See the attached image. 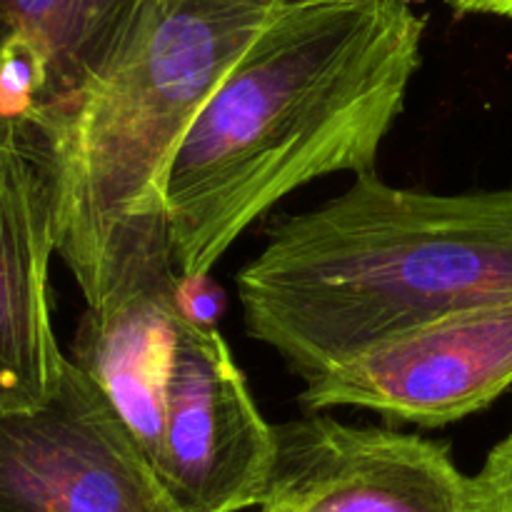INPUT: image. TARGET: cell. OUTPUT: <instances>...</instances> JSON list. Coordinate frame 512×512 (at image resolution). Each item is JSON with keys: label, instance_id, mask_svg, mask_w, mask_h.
Wrapping results in <instances>:
<instances>
[{"label": "cell", "instance_id": "cell-4", "mask_svg": "<svg viewBox=\"0 0 512 512\" xmlns=\"http://www.w3.org/2000/svg\"><path fill=\"white\" fill-rule=\"evenodd\" d=\"M0 512H185L108 395L68 358L43 408L0 413Z\"/></svg>", "mask_w": 512, "mask_h": 512}, {"label": "cell", "instance_id": "cell-11", "mask_svg": "<svg viewBox=\"0 0 512 512\" xmlns=\"http://www.w3.org/2000/svg\"><path fill=\"white\" fill-rule=\"evenodd\" d=\"M475 483L485 512H512V430L490 450Z\"/></svg>", "mask_w": 512, "mask_h": 512}, {"label": "cell", "instance_id": "cell-8", "mask_svg": "<svg viewBox=\"0 0 512 512\" xmlns=\"http://www.w3.org/2000/svg\"><path fill=\"white\" fill-rule=\"evenodd\" d=\"M53 200L38 133L0 113V413H30L58 393L68 358L50 313Z\"/></svg>", "mask_w": 512, "mask_h": 512}, {"label": "cell", "instance_id": "cell-1", "mask_svg": "<svg viewBox=\"0 0 512 512\" xmlns=\"http://www.w3.org/2000/svg\"><path fill=\"white\" fill-rule=\"evenodd\" d=\"M413 0H325L278 10L190 123L165 180L180 278H208L293 190L375 175L420 68Z\"/></svg>", "mask_w": 512, "mask_h": 512}, {"label": "cell", "instance_id": "cell-6", "mask_svg": "<svg viewBox=\"0 0 512 512\" xmlns=\"http://www.w3.org/2000/svg\"><path fill=\"white\" fill-rule=\"evenodd\" d=\"M512 385V303L443 315L370 343L305 380V410L365 408L440 428L488 408Z\"/></svg>", "mask_w": 512, "mask_h": 512}, {"label": "cell", "instance_id": "cell-14", "mask_svg": "<svg viewBox=\"0 0 512 512\" xmlns=\"http://www.w3.org/2000/svg\"><path fill=\"white\" fill-rule=\"evenodd\" d=\"M260 512H270V510H265V508H260Z\"/></svg>", "mask_w": 512, "mask_h": 512}, {"label": "cell", "instance_id": "cell-3", "mask_svg": "<svg viewBox=\"0 0 512 512\" xmlns=\"http://www.w3.org/2000/svg\"><path fill=\"white\" fill-rule=\"evenodd\" d=\"M235 283L248 333L310 380L428 320L512 303V188L438 195L363 175L275 228Z\"/></svg>", "mask_w": 512, "mask_h": 512}, {"label": "cell", "instance_id": "cell-2", "mask_svg": "<svg viewBox=\"0 0 512 512\" xmlns=\"http://www.w3.org/2000/svg\"><path fill=\"white\" fill-rule=\"evenodd\" d=\"M275 13L228 0H148L98 78L25 115L48 173L55 250L88 315L105 318L135 295L180 293L165 210L170 160Z\"/></svg>", "mask_w": 512, "mask_h": 512}, {"label": "cell", "instance_id": "cell-10", "mask_svg": "<svg viewBox=\"0 0 512 512\" xmlns=\"http://www.w3.org/2000/svg\"><path fill=\"white\" fill-rule=\"evenodd\" d=\"M148 0H0V58L25 55L38 90L28 115L55 108L98 78Z\"/></svg>", "mask_w": 512, "mask_h": 512}, {"label": "cell", "instance_id": "cell-13", "mask_svg": "<svg viewBox=\"0 0 512 512\" xmlns=\"http://www.w3.org/2000/svg\"><path fill=\"white\" fill-rule=\"evenodd\" d=\"M228 3L250 5V8H263V10H285V8H300V5H310V3H325V0H228Z\"/></svg>", "mask_w": 512, "mask_h": 512}, {"label": "cell", "instance_id": "cell-7", "mask_svg": "<svg viewBox=\"0 0 512 512\" xmlns=\"http://www.w3.org/2000/svg\"><path fill=\"white\" fill-rule=\"evenodd\" d=\"M270 512H485L475 478L435 440L333 418L275 425Z\"/></svg>", "mask_w": 512, "mask_h": 512}, {"label": "cell", "instance_id": "cell-9", "mask_svg": "<svg viewBox=\"0 0 512 512\" xmlns=\"http://www.w3.org/2000/svg\"><path fill=\"white\" fill-rule=\"evenodd\" d=\"M178 308L180 293L135 295L100 320L85 313L70 358L103 388L153 468L163 450L165 373Z\"/></svg>", "mask_w": 512, "mask_h": 512}, {"label": "cell", "instance_id": "cell-5", "mask_svg": "<svg viewBox=\"0 0 512 512\" xmlns=\"http://www.w3.org/2000/svg\"><path fill=\"white\" fill-rule=\"evenodd\" d=\"M275 425L263 418L215 325L173 315L158 478L185 512L260 505L273 475Z\"/></svg>", "mask_w": 512, "mask_h": 512}, {"label": "cell", "instance_id": "cell-12", "mask_svg": "<svg viewBox=\"0 0 512 512\" xmlns=\"http://www.w3.org/2000/svg\"><path fill=\"white\" fill-rule=\"evenodd\" d=\"M458 15H495L512 18V0H445Z\"/></svg>", "mask_w": 512, "mask_h": 512}]
</instances>
